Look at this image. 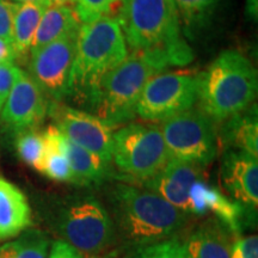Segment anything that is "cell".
Wrapping results in <instances>:
<instances>
[{"label":"cell","mask_w":258,"mask_h":258,"mask_svg":"<svg viewBox=\"0 0 258 258\" xmlns=\"http://www.w3.org/2000/svg\"><path fill=\"white\" fill-rule=\"evenodd\" d=\"M105 207L117 241L131 251L178 238L191 217L156 192L120 180L106 186Z\"/></svg>","instance_id":"obj_1"},{"label":"cell","mask_w":258,"mask_h":258,"mask_svg":"<svg viewBox=\"0 0 258 258\" xmlns=\"http://www.w3.org/2000/svg\"><path fill=\"white\" fill-rule=\"evenodd\" d=\"M172 66L158 51L133 50L122 62L103 76L85 103L86 111L112 127L127 124L137 116V105L148 80Z\"/></svg>","instance_id":"obj_2"},{"label":"cell","mask_w":258,"mask_h":258,"mask_svg":"<svg viewBox=\"0 0 258 258\" xmlns=\"http://www.w3.org/2000/svg\"><path fill=\"white\" fill-rule=\"evenodd\" d=\"M117 19L132 50L158 51L172 66H185L194 59L182 36L173 0H123Z\"/></svg>","instance_id":"obj_3"},{"label":"cell","mask_w":258,"mask_h":258,"mask_svg":"<svg viewBox=\"0 0 258 258\" xmlns=\"http://www.w3.org/2000/svg\"><path fill=\"white\" fill-rule=\"evenodd\" d=\"M256 67L239 50L221 51L200 73L198 104L215 124L252 105L257 97Z\"/></svg>","instance_id":"obj_4"},{"label":"cell","mask_w":258,"mask_h":258,"mask_svg":"<svg viewBox=\"0 0 258 258\" xmlns=\"http://www.w3.org/2000/svg\"><path fill=\"white\" fill-rule=\"evenodd\" d=\"M128 56L120 22L101 17L80 25L70 80L69 98L85 105L97 83Z\"/></svg>","instance_id":"obj_5"},{"label":"cell","mask_w":258,"mask_h":258,"mask_svg":"<svg viewBox=\"0 0 258 258\" xmlns=\"http://www.w3.org/2000/svg\"><path fill=\"white\" fill-rule=\"evenodd\" d=\"M54 231L83 257H104L117 244L105 205L92 194H73L59 200L51 217Z\"/></svg>","instance_id":"obj_6"},{"label":"cell","mask_w":258,"mask_h":258,"mask_svg":"<svg viewBox=\"0 0 258 258\" xmlns=\"http://www.w3.org/2000/svg\"><path fill=\"white\" fill-rule=\"evenodd\" d=\"M171 159L159 127L127 123L112 137L115 179L143 184L166 165Z\"/></svg>","instance_id":"obj_7"},{"label":"cell","mask_w":258,"mask_h":258,"mask_svg":"<svg viewBox=\"0 0 258 258\" xmlns=\"http://www.w3.org/2000/svg\"><path fill=\"white\" fill-rule=\"evenodd\" d=\"M171 158L206 169L218 154L217 124L200 109L191 108L160 122Z\"/></svg>","instance_id":"obj_8"},{"label":"cell","mask_w":258,"mask_h":258,"mask_svg":"<svg viewBox=\"0 0 258 258\" xmlns=\"http://www.w3.org/2000/svg\"><path fill=\"white\" fill-rule=\"evenodd\" d=\"M200 73L194 70L160 72L148 80L137 105V115L161 122L194 108L198 103Z\"/></svg>","instance_id":"obj_9"},{"label":"cell","mask_w":258,"mask_h":258,"mask_svg":"<svg viewBox=\"0 0 258 258\" xmlns=\"http://www.w3.org/2000/svg\"><path fill=\"white\" fill-rule=\"evenodd\" d=\"M77 36L78 34L69 35L40 49L30 51L29 76L44 95L53 98L54 102H62L69 98Z\"/></svg>","instance_id":"obj_10"},{"label":"cell","mask_w":258,"mask_h":258,"mask_svg":"<svg viewBox=\"0 0 258 258\" xmlns=\"http://www.w3.org/2000/svg\"><path fill=\"white\" fill-rule=\"evenodd\" d=\"M48 114L55 121L54 125L69 140L111 163L115 127L95 114L60 102L49 104Z\"/></svg>","instance_id":"obj_11"},{"label":"cell","mask_w":258,"mask_h":258,"mask_svg":"<svg viewBox=\"0 0 258 258\" xmlns=\"http://www.w3.org/2000/svg\"><path fill=\"white\" fill-rule=\"evenodd\" d=\"M47 96L29 76L21 71L14 88L0 110V124L10 134L37 129L48 114Z\"/></svg>","instance_id":"obj_12"},{"label":"cell","mask_w":258,"mask_h":258,"mask_svg":"<svg viewBox=\"0 0 258 258\" xmlns=\"http://www.w3.org/2000/svg\"><path fill=\"white\" fill-rule=\"evenodd\" d=\"M208 213L222 222L235 237L243 234L247 228H252L257 222V211L247 209L203 179H199L189 191L188 214L202 217Z\"/></svg>","instance_id":"obj_13"},{"label":"cell","mask_w":258,"mask_h":258,"mask_svg":"<svg viewBox=\"0 0 258 258\" xmlns=\"http://www.w3.org/2000/svg\"><path fill=\"white\" fill-rule=\"evenodd\" d=\"M220 182L227 198L251 211L258 206V161L237 150H225L220 165Z\"/></svg>","instance_id":"obj_14"},{"label":"cell","mask_w":258,"mask_h":258,"mask_svg":"<svg viewBox=\"0 0 258 258\" xmlns=\"http://www.w3.org/2000/svg\"><path fill=\"white\" fill-rule=\"evenodd\" d=\"M203 171L198 164L171 158L159 172L141 185L188 214L189 191L196 180L203 179Z\"/></svg>","instance_id":"obj_15"},{"label":"cell","mask_w":258,"mask_h":258,"mask_svg":"<svg viewBox=\"0 0 258 258\" xmlns=\"http://www.w3.org/2000/svg\"><path fill=\"white\" fill-rule=\"evenodd\" d=\"M235 235L211 217L190 228L179 239L185 258H231Z\"/></svg>","instance_id":"obj_16"},{"label":"cell","mask_w":258,"mask_h":258,"mask_svg":"<svg viewBox=\"0 0 258 258\" xmlns=\"http://www.w3.org/2000/svg\"><path fill=\"white\" fill-rule=\"evenodd\" d=\"M62 150L73 171L76 185L95 188L115 179V170L111 163L72 143L64 135Z\"/></svg>","instance_id":"obj_17"},{"label":"cell","mask_w":258,"mask_h":258,"mask_svg":"<svg viewBox=\"0 0 258 258\" xmlns=\"http://www.w3.org/2000/svg\"><path fill=\"white\" fill-rule=\"evenodd\" d=\"M218 144L222 150H237L258 157L257 105L252 104L239 114L221 122Z\"/></svg>","instance_id":"obj_18"},{"label":"cell","mask_w":258,"mask_h":258,"mask_svg":"<svg viewBox=\"0 0 258 258\" xmlns=\"http://www.w3.org/2000/svg\"><path fill=\"white\" fill-rule=\"evenodd\" d=\"M31 225V208L17 185L0 177V240L17 237Z\"/></svg>","instance_id":"obj_19"},{"label":"cell","mask_w":258,"mask_h":258,"mask_svg":"<svg viewBox=\"0 0 258 258\" xmlns=\"http://www.w3.org/2000/svg\"><path fill=\"white\" fill-rule=\"evenodd\" d=\"M82 23L77 18L74 10L70 6L50 5L46 9L38 23L36 34L32 40L30 51L37 50L51 42L78 34Z\"/></svg>","instance_id":"obj_20"},{"label":"cell","mask_w":258,"mask_h":258,"mask_svg":"<svg viewBox=\"0 0 258 258\" xmlns=\"http://www.w3.org/2000/svg\"><path fill=\"white\" fill-rule=\"evenodd\" d=\"M46 9V6L34 3L17 4L12 32V46L16 53V59L25 57L30 54L32 40Z\"/></svg>","instance_id":"obj_21"},{"label":"cell","mask_w":258,"mask_h":258,"mask_svg":"<svg viewBox=\"0 0 258 258\" xmlns=\"http://www.w3.org/2000/svg\"><path fill=\"white\" fill-rule=\"evenodd\" d=\"M49 238L38 230H25L17 239L0 246V258H47Z\"/></svg>","instance_id":"obj_22"},{"label":"cell","mask_w":258,"mask_h":258,"mask_svg":"<svg viewBox=\"0 0 258 258\" xmlns=\"http://www.w3.org/2000/svg\"><path fill=\"white\" fill-rule=\"evenodd\" d=\"M220 0H173L185 34L194 36L205 27Z\"/></svg>","instance_id":"obj_23"},{"label":"cell","mask_w":258,"mask_h":258,"mask_svg":"<svg viewBox=\"0 0 258 258\" xmlns=\"http://www.w3.org/2000/svg\"><path fill=\"white\" fill-rule=\"evenodd\" d=\"M16 150L27 165L40 172L47 150L43 133H40L37 129H30L16 135Z\"/></svg>","instance_id":"obj_24"},{"label":"cell","mask_w":258,"mask_h":258,"mask_svg":"<svg viewBox=\"0 0 258 258\" xmlns=\"http://www.w3.org/2000/svg\"><path fill=\"white\" fill-rule=\"evenodd\" d=\"M123 0H77L74 14L80 23H89L101 17H112L120 12Z\"/></svg>","instance_id":"obj_25"},{"label":"cell","mask_w":258,"mask_h":258,"mask_svg":"<svg viewBox=\"0 0 258 258\" xmlns=\"http://www.w3.org/2000/svg\"><path fill=\"white\" fill-rule=\"evenodd\" d=\"M123 258H185L178 238L132 250Z\"/></svg>","instance_id":"obj_26"},{"label":"cell","mask_w":258,"mask_h":258,"mask_svg":"<svg viewBox=\"0 0 258 258\" xmlns=\"http://www.w3.org/2000/svg\"><path fill=\"white\" fill-rule=\"evenodd\" d=\"M231 258H258L257 235H237L232 244Z\"/></svg>","instance_id":"obj_27"},{"label":"cell","mask_w":258,"mask_h":258,"mask_svg":"<svg viewBox=\"0 0 258 258\" xmlns=\"http://www.w3.org/2000/svg\"><path fill=\"white\" fill-rule=\"evenodd\" d=\"M21 71L15 63H0V110L4 106Z\"/></svg>","instance_id":"obj_28"},{"label":"cell","mask_w":258,"mask_h":258,"mask_svg":"<svg viewBox=\"0 0 258 258\" xmlns=\"http://www.w3.org/2000/svg\"><path fill=\"white\" fill-rule=\"evenodd\" d=\"M18 3L0 0V38L12 43L15 12Z\"/></svg>","instance_id":"obj_29"},{"label":"cell","mask_w":258,"mask_h":258,"mask_svg":"<svg viewBox=\"0 0 258 258\" xmlns=\"http://www.w3.org/2000/svg\"><path fill=\"white\" fill-rule=\"evenodd\" d=\"M49 258H83L72 245L63 240H56L51 244Z\"/></svg>","instance_id":"obj_30"},{"label":"cell","mask_w":258,"mask_h":258,"mask_svg":"<svg viewBox=\"0 0 258 258\" xmlns=\"http://www.w3.org/2000/svg\"><path fill=\"white\" fill-rule=\"evenodd\" d=\"M15 60L16 53L12 43L0 38V63H14Z\"/></svg>","instance_id":"obj_31"},{"label":"cell","mask_w":258,"mask_h":258,"mask_svg":"<svg viewBox=\"0 0 258 258\" xmlns=\"http://www.w3.org/2000/svg\"><path fill=\"white\" fill-rule=\"evenodd\" d=\"M245 15L249 17L251 21H257L258 17V0H246L245 5Z\"/></svg>","instance_id":"obj_32"},{"label":"cell","mask_w":258,"mask_h":258,"mask_svg":"<svg viewBox=\"0 0 258 258\" xmlns=\"http://www.w3.org/2000/svg\"><path fill=\"white\" fill-rule=\"evenodd\" d=\"M10 2H14V3H34V4H38V5H43L46 8H49L51 5V0H10Z\"/></svg>","instance_id":"obj_33"},{"label":"cell","mask_w":258,"mask_h":258,"mask_svg":"<svg viewBox=\"0 0 258 258\" xmlns=\"http://www.w3.org/2000/svg\"><path fill=\"white\" fill-rule=\"evenodd\" d=\"M77 0H51V5H61V6H74Z\"/></svg>","instance_id":"obj_34"},{"label":"cell","mask_w":258,"mask_h":258,"mask_svg":"<svg viewBox=\"0 0 258 258\" xmlns=\"http://www.w3.org/2000/svg\"><path fill=\"white\" fill-rule=\"evenodd\" d=\"M102 258H108V257H102ZM109 258H111V257H109Z\"/></svg>","instance_id":"obj_35"}]
</instances>
